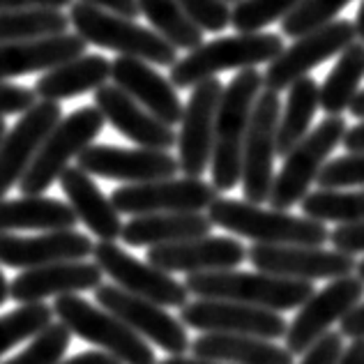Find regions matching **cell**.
Masks as SVG:
<instances>
[{
  "mask_svg": "<svg viewBox=\"0 0 364 364\" xmlns=\"http://www.w3.org/2000/svg\"><path fill=\"white\" fill-rule=\"evenodd\" d=\"M70 16L63 9H12L0 12V44L31 42L65 35Z\"/></svg>",
  "mask_w": 364,
  "mask_h": 364,
  "instance_id": "34",
  "label": "cell"
},
{
  "mask_svg": "<svg viewBox=\"0 0 364 364\" xmlns=\"http://www.w3.org/2000/svg\"><path fill=\"white\" fill-rule=\"evenodd\" d=\"M157 364H224V362H210V360H198V358H187V355H171Z\"/></svg>",
  "mask_w": 364,
  "mask_h": 364,
  "instance_id": "51",
  "label": "cell"
},
{
  "mask_svg": "<svg viewBox=\"0 0 364 364\" xmlns=\"http://www.w3.org/2000/svg\"><path fill=\"white\" fill-rule=\"evenodd\" d=\"M213 226L252 240L254 245H309L323 247L330 242L328 226L309 217H295L284 210L254 205L249 200L217 198L208 208Z\"/></svg>",
  "mask_w": 364,
  "mask_h": 364,
  "instance_id": "2",
  "label": "cell"
},
{
  "mask_svg": "<svg viewBox=\"0 0 364 364\" xmlns=\"http://www.w3.org/2000/svg\"><path fill=\"white\" fill-rule=\"evenodd\" d=\"M321 109V85L311 76L295 81L289 88V100L282 109L277 127V157H286L309 134L311 120Z\"/></svg>",
  "mask_w": 364,
  "mask_h": 364,
  "instance_id": "31",
  "label": "cell"
},
{
  "mask_svg": "<svg viewBox=\"0 0 364 364\" xmlns=\"http://www.w3.org/2000/svg\"><path fill=\"white\" fill-rule=\"evenodd\" d=\"M247 261L258 272L298 282H332L358 270L355 256L309 245H254L247 249Z\"/></svg>",
  "mask_w": 364,
  "mask_h": 364,
  "instance_id": "12",
  "label": "cell"
},
{
  "mask_svg": "<svg viewBox=\"0 0 364 364\" xmlns=\"http://www.w3.org/2000/svg\"><path fill=\"white\" fill-rule=\"evenodd\" d=\"M185 328H194L203 334H247L261 339H284L289 323L282 314L247 306L228 300H196L180 309Z\"/></svg>",
  "mask_w": 364,
  "mask_h": 364,
  "instance_id": "16",
  "label": "cell"
},
{
  "mask_svg": "<svg viewBox=\"0 0 364 364\" xmlns=\"http://www.w3.org/2000/svg\"><path fill=\"white\" fill-rule=\"evenodd\" d=\"M85 49H88V42L81 40L76 33L46 37V40L0 44V83L23 74H44L67 60L81 58L85 55Z\"/></svg>",
  "mask_w": 364,
  "mask_h": 364,
  "instance_id": "25",
  "label": "cell"
},
{
  "mask_svg": "<svg viewBox=\"0 0 364 364\" xmlns=\"http://www.w3.org/2000/svg\"><path fill=\"white\" fill-rule=\"evenodd\" d=\"M332 249L343 254H364V222L355 224H339L334 231H330Z\"/></svg>",
  "mask_w": 364,
  "mask_h": 364,
  "instance_id": "44",
  "label": "cell"
},
{
  "mask_svg": "<svg viewBox=\"0 0 364 364\" xmlns=\"http://www.w3.org/2000/svg\"><path fill=\"white\" fill-rule=\"evenodd\" d=\"M72 5L74 0H0V12H12V9H63Z\"/></svg>",
  "mask_w": 364,
  "mask_h": 364,
  "instance_id": "46",
  "label": "cell"
},
{
  "mask_svg": "<svg viewBox=\"0 0 364 364\" xmlns=\"http://www.w3.org/2000/svg\"><path fill=\"white\" fill-rule=\"evenodd\" d=\"M189 350L198 360L224 364H293V355L286 346L247 334H200L191 341Z\"/></svg>",
  "mask_w": 364,
  "mask_h": 364,
  "instance_id": "29",
  "label": "cell"
},
{
  "mask_svg": "<svg viewBox=\"0 0 364 364\" xmlns=\"http://www.w3.org/2000/svg\"><path fill=\"white\" fill-rule=\"evenodd\" d=\"M95 107L102 111L104 120L113 129H118L124 139L136 143L139 148L168 152L173 146H178V134L173 127L157 120L118 85L107 83L100 90H95Z\"/></svg>",
  "mask_w": 364,
  "mask_h": 364,
  "instance_id": "24",
  "label": "cell"
},
{
  "mask_svg": "<svg viewBox=\"0 0 364 364\" xmlns=\"http://www.w3.org/2000/svg\"><path fill=\"white\" fill-rule=\"evenodd\" d=\"M282 116L279 92L263 90L254 104L249 120L245 150H242V194L245 200L263 205L270 198L274 182V157H277V127Z\"/></svg>",
  "mask_w": 364,
  "mask_h": 364,
  "instance_id": "9",
  "label": "cell"
},
{
  "mask_svg": "<svg viewBox=\"0 0 364 364\" xmlns=\"http://www.w3.org/2000/svg\"><path fill=\"white\" fill-rule=\"evenodd\" d=\"M139 9L152 31L176 49L194 51L203 44V31L185 14L178 0H139Z\"/></svg>",
  "mask_w": 364,
  "mask_h": 364,
  "instance_id": "33",
  "label": "cell"
},
{
  "mask_svg": "<svg viewBox=\"0 0 364 364\" xmlns=\"http://www.w3.org/2000/svg\"><path fill=\"white\" fill-rule=\"evenodd\" d=\"M72 332L63 323H51L37 337L31 339L28 348L3 364H58L70 348Z\"/></svg>",
  "mask_w": 364,
  "mask_h": 364,
  "instance_id": "39",
  "label": "cell"
},
{
  "mask_svg": "<svg viewBox=\"0 0 364 364\" xmlns=\"http://www.w3.org/2000/svg\"><path fill=\"white\" fill-rule=\"evenodd\" d=\"M364 81V42H353L339 53L337 65L325 76L321 85V109L328 116H341L358 97Z\"/></svg>",
  "mask_w": 364,
  "mask_h": 364,
  "instance_id": "32",
  "label": "cell"
},
{
  "mask_svg": "<svg viewBox=\"0 0 364 364\" xmlns=\"http://www.w3.org/2000/svg\"><path fill=\"white\" fill-rule=\"evenodd\" d=\"M337 364H364V339H353L350 346L343 348Z\"/></svg>",
  "mask_w": 364,
  "mask_h": 364,
  "instance_id": "50",
  "label": "cell"
},
{
  "mask_svg": "<svg viewBox=\"0 0 364 364\" xmlns=\"http://www.w3.org/2000/svg\"><path fill=\"white\" fill-rule=\"evenodd\" d=\"M245 261V245L228 235H205L196 240L148 249V263L168 274L185 272L189 277L200 272H224L235 270Z\"/></svg>",
  "mask_w": 364,
  "mask_h": 364,
  "instance_id": "20",
  "label": "cell"
},
{
  "mask_svg": "<svg viewBox=\"0 0 364 364\" xmlns=\"http://www.w3.org/2000/svg\"><path fill=\"white\" fill-rule=\"evenodd\" d=\"M226 3H228V5H231V3H233V5H237V3H240V0H226Z\"/></svg>",
  "mask_w": 364,
  "mask_h": 364,
  "instance_id": "57",
  "label": "cell"
},
{
  "mask_svg": "<svg viewBox=\"0 0 364 364\" xmlns=\"http://www.w3.org/2000/svg\"><path fill=\"white\" fill-rule=\"evenodd\" d=\"M67 16H70L76 35L88 44L100 46V49H109L118 55L139 58L161 67H173L178 63L176 46H171L152 28H143L132 18L104 12V9L85 3H74Z\"/></svg>",
  "mask_w": 364,
  "mask_h": 364,
  "instance_id": "5",
  "label": "cell"
},
{
  "mask_svg": "<svg viewBox=\"0 0 364 364\" xmlns=\"http://www.w3.org/2000/svg\"><path fill=\"white\" fill-rule=\"evenodd\" d=\"M286 49L277 33H235L231 37L210 40L189 51L171 67V83L176 88H194L228 70H252L261 63H272Z\"/></svg>",
  "mask_w": 364,
  "mask_h": 364,
  "instance_id": "4",
  "label": "cell"
},
{
  "mask_svg": "<svg viewBox=\"0 0 364 364\" xmlns=\"http://www.w3.org/2000/svg\"><path fill=\"white\" fill-rule=\"evenodd\" d=\"M58 364H122V362H118L113 355H109V353L85 350V353H79V355H74L65 362H58Z\"/></svg>",
  "mask_w": 364,
  "mask_h": 364,
  "instance_id": "48",
  "label": "cell"
},
{
  "mask_svg": "<svg viewBox=\"0 0 364 364\" xmlns=\"http://www.w3.org/2000/svg\"><path fill=\"white\" fill-rule=\"evenodd\" d=\"M7 300H9V284L5 279V274L0 272V306H3Z\"/></svg>",
  "mask_w": 364,
  "mask_h": 364,
  "instance_id": "54",
  "label": "cell"
},
{
  "mask_svg": "<svg viewBox=\"0 0 364 364\" xmlns=\"http://www.w3.org/2000/svg\"><path fill=\"white\" fill-rule=\"evenodd\" d=\"M53 321V309L49 304H21L18 309L0 316V358L18 343L37 337Z\"/></svg>",
  "mask_w": 364,
  "mask_h": 364,
  "instance_id": "36",
  "label": "cell"
},
{
  "mask_svg": "<svg viewBox=\"0 0 364 364\" xmlns=\"http://www.w3.org/2000/svg\"><path fill=\"white\" fill-rule=\"evenodd\" d=\"M316 185L321 189H343V187H364V150L348 152L325 164Z\"/></svg>",
  "mask_w": 364,
  "mask_h": 364,
  "instance_id": "40",
  "label": "cell"
},
{
  "mask_svg": "<svg viewBox=\"0 0 364 364\" xmlns=\"http://www.w3.org/2000/svg\"><path fill=\"white\" fill-rule=\"evenodd\" d=\"M79 3L92 5L97 9H104V12L118 14V16H124V18H132V21L141 14L139 0H79Z\"/></svg>",
  "mask_w": 364,
  "mask_h": 364,
  "instance_id": "45",
  "label": "cell"
},
{
  "mask_svg": "<svg viewBox=\"0 0 364 364\" xmlns=\"http://www.w3.org/2000/svg\"><path fill=\"white\" fill-rule=\"evenodd\" d=\"M343 148L348 152H362L364 150V120L355 127H348L346 136H343Z\"/></svg>",
  "mask_w": 364,
  "mask_h": 364,
  "instance_id": "49",
  "label": "cell"
},
{
  "mask_svg": "<svg viewBox=\"0 0 364 364\" xmlns=\"http://www.w3.org/2000/svg\"><path fill=\"white\" fill-rule=\"evenodd\" d=\"M222 95L224 85L219 79H208L191 88L178 132V166L187 178H200L210 168Z\"/></svg>",
  "mask_w": 364,
  "mask_h": 364,
  "instance_id": "17",
  "label": "cell"
},
{
  "mask_svg": "<svg viewBox=\"0 0 364 364\" xmlns=\"http://www.w3.org/2000/svg\"><path fill=\"white\" fill-rule=\"evenodd\" d=\"M79 168L88 176L120 180L124 185H143V182L168 180L178 176V157L164 150L148 148H118V146H92L85 148L79 157Z\"/></svg>",
  "mask_w": 364,
  "mask_h": 364,
  "instance_id": "18",
  "label": "cell"
},
{
  "mask_svg": "<svg viewBox=\"0 0 364 364\" xmlns=\"http://www.w3.org/2000/svg\"><path fill=\"white\" fill-rule=\"evenodd\" d=\"M213 182L200 178H168L124 185L111 194V203L120 215H157V213H203L219 198Z\"/></svg>",
  "mask_w": 364,
  "mask_h": 364,
  "instance_id": "14",
  "label": "cell"
},
{
  "mask_svg": "<svg viewBox=\"0 0 364 364\" xmlns=\"http://www.w3.org/2000/svg\"><path fill=\"white\" fill-rule=\"evenodd\" d=\"M362 300L364 282L358 274L332 279L321 291H314V295L300 306L295 318L289 323V330H286L284 341L291 355H304L316 341L332 332L330 328L334 323H341Z\"/></svg>",
  "mask_w": 364,
  "mask_h": 364,
  "instance_id": "10",
  "label": "cell"
},
{
  "mask_svg": "<svg viewBox=\"0 0 364 364\" xmlns=\"http://www.w3.org/2000/svg\"><path fill=\"white\" fill-rule=\"evenodd\" d=\"M178 3L200 31L222 33L224 28L231 26L233 7L226 0H178Z\"/></svg>",
  "mask_w": 364,
  "mask_h": 364,
  "instance_id": "41",
  "label": "cell"
},
{
  "mask_svg": "<svg viewBox=\"0 0 364 364\" xmlns=\"http://www.w3.org/2000/svg\"><path fill=\"white\" fill-rule=\"evenodd\" d=\"M53 316L79 339L97 346V350L109 353L122 364H157L155 350L148 341L127 328L107 309H97L81 295H63L53 302Z\"/></svg>",
  "mask_w": 364,
  "mask_h": 364,
  "instance_id": "6",
  "label": "cell"
},
{
  "mask_svg": "<svg viewBox=\"0 0 364 364\" xmlns=\"http://www.w3.org/2000/svg\"><path fill=\"white\" fill-rule=\"evenodd\" d=\"M210 231L213 222L203 213H157L132 217L120 237L129 247H164L205 237Z\"/></svg>",
  "mask_w": 364,
  "mask_h": 364,
  "instance_id": "27",
  "label": "cell"
},
{
  "mask_svg": "<svg viewBox=\"0 0 364 364\" xmlns=\"http://www.w3.org/2000/svg\"><path fill=\"white\" fill-rule=\"evenodd\" d=\"M104 272L97 263L67 261L53 263L35 270H23L9 284V298L18 304H40L46 298L79 295L85 291H97Z\"/></svg>",
  "mask_w": 364,
  "mask_h": 364,
  "instance_id": "22",
  "label": "cell"
},
{
  "mask_svg": "<svg viewBox=\"0 0 364 364\" xmlns=\"http://www.w3.org/2000/svg\"><path fill=\"white\" fill-rule=\"evenodd\" d=\"M5 134H7V127H5V120H3V118H0V141H3V139H5Z\"/></svg>",
  "mask_w": 364,
  "mask_h": 364,
  "instance_id": "56",
  "label": "cell"
},
{
  "mask_svg": "<svg viewBox=\"0 0 364 364\" xmlns=\"http://www.w3.org/2000/svg\"><path fill=\"white\" fill-rule=\"evenodd\" d=\"M104 124L107 120L97 107H81L72 111L70 116H65L44 139L35 161L18 182L21 194L42 196L55 180H60L70 161L92 146V141L102 134Z\"/></svg>",
  "mask_w": 364,
  "mask_h": 364,
  "instance_id": "7",
  "label": "cell"
},
{
  "mask_svg": "<svg viewBox=\"0 0 364 364\" xmlns=\"http://www.w3.org/2000/svg\"><path fill=\"white\" fill-rule=\"evenodd\" d=\"M95 300L102 309L113 314L139 337L155 343L168 355H185L191 348L187 328L176 316H171L164 306L136 298V295L122 291L116 284H102L95 291Z\"/></svg>",
  "mask_w": 364,
  "mask_h": 364,
  "instance_id": "13",
  "label": "cell"
},
{
  "mask_svg": "<svg viewBox=\"0 0 364 364\" xmlns=\"http://www.w3.org/2000/svg\"><path fill=\"white\" fill-rule=\"evenodd\" d=\"M111 79L113 85L127 92L134 102H139L157 120L168 124V127L180 124L185 107L180 102L178 88L150 63L120 55V58L111 60Z\"/></svg>",
  "mask_w": 364,
  "mask_h": 364,
  "instance_id": "23",
  "label": "cell"
},
{
  "mask_svg": "<svg viewBox=\"0 0 364 364\" xmlns=\"http://www.w3.org/2000/svg\"><path fill=\"white\" fill-rule=\"evenodd\" d=\"M350 116H355V118H362L364 120V90H360L358 92V97L353 100V104H350Z\"/></svg>",
  "mask_w": 364,
  "mask_h": 364,
  "instance_id": "52",
  "label": "cell"
},
{
  "mask_svg": "<svg viewBox=\"0 0 364 364\" xmlns=\"http://www.w3.org/2000/svg\"><path fill=\"white\" fill-rule=\"evenodd\" d=\"M263 90V74L256 72V67L237 72L224 88L215 118V143L213 159H210L213 187L217 191H231L235 185H240L249 120H252L258 95Z\"/></svg>",
  "mask_w": 364,
  "mask_h": 364,
  "instance_id": "1",
  "label": "cell"
},
{
  "mask_svg": "<svg viewBox=\"0 0 364 364\" xmlns=\"http://www.w3.org/2000/svg\"><path fill=\"white\" fill-rule=\"evenodd\" d=\"M111 79V60L100 53H85L81 58L67 60L44 72L35 81V95L42 102H55L79 97L85 92L100 90Z\"/></svg>",
  "mask_w": 364,
  "mask_h": 364,
  "instance_id": "28",
  "label": "cell"
},
{
  "mask_svg": "<svg viewBox=\"0 0 364 364\" xmlns=\"http://www.w3.org/2000/svg\"><path fill=\"white\" fill-rule=\"evenodd\" d=\"M79 224L70 203L49 196L0 198V233L12 231H70Z\"/></svg>",
  "mask_w": 364,
  "mask_h": 364,
  "instance_id": "30",
  "label": "cell"
},
{
  "mask_svg": "<svg viewBox=\"0 0 364 364\" xmlns=\"http://www.w3.org/2000/svg\"><path fill=\"white\" fill-rule=\"evenodd\" d=\"M353 0H302L282 21V33L286 37H298L318 31V28L337 21V14L343 7H348Z\"/></svg>",
  "mask_w": 364,
  "mask_h": 364,
  "instance_id": "38",
  "label": "cell"
},
{
  "mask_svg": "<svg viewBox=\"0 0 364 364\" xmlns=\"http://www.w3.org/2000/svg\"><path fill=\"white\" fill-rule=\"evenodd\" d=\"M302 0H240L233 5L231 26L235 33H263L265 26L284 21Z\"/></svg>",
  "mask_w": 364,
  "mask_h": 364,
  "instance_id": "37",
  "label": "cell"
},
{
  "mask_svg": "<svg viewBox=\"0 0 364 364\" xmlns=\"http://www.w3.org/2000/svg\"><path fill=\"white\" fill-rule=\"evenodd\" d=\"M343 334L341 332H328L323 339H318L314 346L304 353L300 364H337L343 353Z\"/></svg>",
  "mask_w": 364,
  "mask_h": 364,
  "instance_id": "43",
  "label": "cell"
},
{
  "mask_svg": "<svg viewBox=\"0 0 364 364\" xmlns=\"http://www.w3.org/2000/svg\"><path fill=\"white\" fill-rule=\"evenodd\" d=\"M92 256L104 274H109L116 286L136 298L150 300L164 309H182L189 302L185 282L180 284L168 272L139 261L116 242H97Z\"/></svg>",
  "mask_w": 364,
  "mask_h": 364,
  "instance_id": "15",
  "label": "cell"
},
{
  "mask_svg": "<svg viewBox=\"0 0 364 364\" xmlns=\"http://www.w3.org/2000/svg\"><path fill=\"white\" fill-rule=\"evenodd\" d=\"M355 272H358L360 279L364 282V258H362V261H358V270H355Z\"/></svg>",
  "mask_w": 364,
  "mask_h": 364,
  "instance_id": "55",
  "label": "cell"
},
{
  "mask_svg": "<svg viewBox=\"0 0 364 364\" xmlns=\"http://www.w3.org/2000/svg\"><path fill=\"white\" fill-rule=\"evenodd\" d=\"M189 295L198 300H228L247 306H261L270 311H289L300 306L314 295L311 282L284 279L267 272H200L185 279Z\"/></svg>",
  "mask_w": 364,
  "mask_h": 364,
  "instance_id": "3",
  "label": "cell"
},
{
  "mask_svg": "<svg viewBox=\"0 0 364 364\" xmlns=\"http://www.w3.org/2000/svg\"><path fill=\"white\" fill-rule=\"evenodd\" d=\"M302 215L321 224H355L364 222V189H316L302 200Z\"/></svg>",
  "mask_w": 364,
  "mask_h": 364,
  "instance_id": "35",
  "label": "cell"
},
{
  "mask_svg": "<svg viewBox=\"0 0 364 364\" xmlns=\"http://www.w3.org/2000/svg\"><path fill=\"white\" fill-rule=\"evenodd\" d=\"M346 120L341 116H325V120L318 122V127L311 129L284 157V166L274 176L267 203L274 210H284V213L302 203L311 185L318 180L321 171L328 164V157L346 136Z\"/></svg>",
  "mask_w": 364,
  "mask_h": 364,
  "instance_id": "8",
  "label": "cell"
},
{
  "mask_svg": "<svg viewBox=\"0 0 364 364\" xmlns=\"http://www.w3.org/2000/svg\"><path fill=\"white\" fill-rule=\"evenodd\" d=\"M37 104V95L33 88H26V85H16V83H0V118L7 116H16V113H26L31 111Z\"/></svg>",
  "mask_w": 364,
  "mask_h": 364,
  "instance_id": "42",
  "label": "cell"
},
{
  "mask_svg": "<svg viewBox=\"0 0 364 364\" xmlns=\"http://www.w3.org/2000/svg\"><path fill=\"white\" fill-rule=\"evenodd\" d=\"M353 42H358V31L355 23L346 21V18H337L318 31L298 37L267 65L263 74V88L272 92L289 90L295 81L304 79L314 67L339 55Z\"/></svg>",
  "mask_w": 364,
  "mask_h": 364,
  "instance_id": "11",
  "label": "cell"
},
{
  "mask_svg": "<svg viewBox=\"0 0 364 364\" xmlns=\"http://www.w3.org/2000/svg\"><path fill=\"white\" fill-rule=\"evenodd\" d=\"M341 334L348 339H364V300L341 321Z\"/></svg>",
  "mask_w": 364,
  "mask_h": 364,
  "instance_id": "47",
  "label": "cell"
},
{
  "mask_svg": "<svg viewBox=\"0 0 364 364\" xmlns=\"http://www.w3.org/2000/svg\"><path fill=\"white\" fill-rule=\"evenodd\" d=\"M63 120V109L55 102H37L26 111L12 129H7L0 141V198L14 185L21 182L26 171L31 168L44 139Z\"/></svg>",
  "mask_w": 364,
  "mask_h": 364,
  "instance_id": "19",
  "label": "cell"
},
{
  "mask_svg": "<svg viewBox=\"0 0 364 364\" xmlns=\"http://www.w3.org/2000/svg\"><path fill=\"white\" fill-rule=\"evenodd\" d=\"M60 187L65 191L70 208L85 228L100 237V242H116L122 235V219L111 198L104 196L92 176L79 166H67L60 176Z\"/></svg>",
  "mask_w": 364,
  "mask_h": 364,
  "instance_id": "26",
  "label": "cell"
},
{
  "mask_svg": "<svg viewBox=\"0 0 364 364\" xmlns=\"http://www.w3.org/2000/svg\"><path fill=\"white\" fill-rule=\"evenodd\" d=\"M355 31H358V40L360 42H364V0H362V5H360V9H358V14H355Z\"/></svg>",
  "mask_w": 364,
  "mask_h": 364,
  "instance_id": "53",
  "label": "cell"
},
{
  "mask_svg": "<svg viewBox=\"0 0 364 364\" xmlns=\"http://www.w3.org/2000/svg\"><path fill=\"white\" fill-rule=\"evenodd\" d=\"M95 252L90 235L79 231H49L44 235H12L0 233V265L16 270H35V267L85 261Z\"/></svg>",
  "mask_w": 364,
  "mask_h": 364,
  "instance_id": "21",
  "label": "cell"
}]
</instances>
